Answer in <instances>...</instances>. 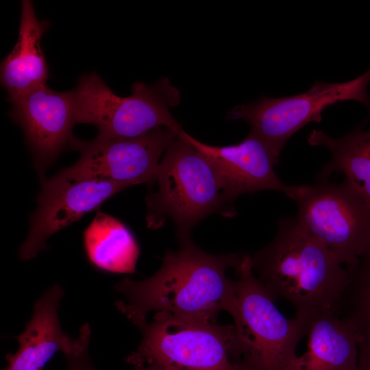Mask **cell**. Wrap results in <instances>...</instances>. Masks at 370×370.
I'll return each mask as SVG.
<instances>
[{"label":"cell","instance_id":"obj_1","mask_svg":"<svg viewBox=\"0 0 370 370\" xmlns=\"http://www.w3.org/2000/svg\"><path fill=\"white\" fill-rule=\"evenodd\" d=\"M244 255L210 254L190 238L180 241L178 250L166 252L154 275L141 281L125 278L114 286L125 297L116 306L136 326L151 312L217 322L221 311H230L235 297V280L226 270H236Z\"/></svg>","mask_w":370,"mask_h":370},{"label":"cell","instance_id":"obj_2","mask_svg":"<svg viewBox=\"0 0 370 370\" xmlns=\"http://www.w3.org/2000/svg\"><path fill=\"white\" fill-rule=\"evenodd\" d=\"M250 258L261 285L275 301L290 303L295 317L310 321L322 312L338 313L347 270L296 217L280 219L274 238Z\"/></svg>","mask_w":370,"mask_h":370},{"label":"cell","instance_id":"obj_3","mask_svg":"<svg viewBox=\"0 0 370 370\" xmlns=\"http://www.w3.org/2000/svg\"><path fill=\"white\" fill-rule=\"evenodd\" d=\"M182 130L158 164L157 192L146 197L147 226L158 229L170 218L180 242L189 239L191 229L212 214H236L234 200L220 171L184 137Z\"/></svg>","mask_w":370,"mask_h":370},{"label":"cell","instance_id":"obj_4","mask_svg":"<svg viewBox=\"0 0 370 370\" xmlns=\"http://www.w3.org/2000/svg\"><path fill=\"white\" fill-rule=\"evenodd\" d=\"M140 345L127 358L133 367L153 365L166 370H249L248 345L234 325L154 313L137 326Z\"/></svg>","mask_w":370,"mask_h":370},{"label":"cell","instance_id":"obj_5","mask_svg":"<svg viewBox=\"0 0 370 370\" xmlns=\"http://www.w3.org/2000/svg\"><path fill=\"white\" fill-rule=\"evenodd\" d=\"M72 90L75 124L95 125L99 138H136L160 127L182 130L170 110L180 103V92L166 77L150 85L136 82L131 95L120 97L92 72L82 75Z\"/></svg>","mask_w":370,"mask_h":370},{"label":"cell","instance_id":"obj_6","mask_svg":"<svg viewBox=\"0 0 370 370\" xmlns=\"http://www.w3.org/2000/svg\"><path fill=\"white\" fill-rule=\"evenodd\" d=\"M284 193L297 204L302 228L346 268L370 247V207L345 179L287 185Z\"/></svg>","mask_w":370,"mask_h":370},{"label":"cell","instance_id":"obj_7","mask_svg":"<svg viewBox=\"0 0 370 370\" xmlns=\"http://www.w3.org/2000/svg\"><path fill=\"white\" fill-rule=\"evenodd\" d=\"M236 272L235 297L229 313L248 345L245 364L249 370H284L297 355L310 321L283 315L256 278L249 255H244Z\"/></svg>","mask_w":370,"mask_h":370},{"label":"cell","instance_id":"obj_8","mask_svg":"<svg viewBox=\"0 0 370 370\" xmlns=\"http://www.w3.org/2000/svg\"><path fill=\"white\" fill-rule=\"evenodd\" d=\"M370 69L356 79L343 83L316 82L306 92L290 97L258 100L234 107L231 120L242 119L257 136L280 156L288 140L311 122L319 123L323 111L338 102L354 100L364 104L370 113L367 87Z\"/></svg>","mask_w":370,"mask_h":370},{"label":"cell","instance_id":"obj_9","mask_svg":"<svg viewBox=\"0 0 370 370\" xmlns=\"http://www.w3.org/2000/svg\"><path fill=\"white\" fill-rule=\"evenodd\" d=\"M178 133L167 127L156 129L130 138L91 140L73 137L69 146L79 152V159L56 176L68 180H97L131 186L155 181L162 153Z\"/></svg>","mask_w":370,"mask_h":370},{"label":"cell","instance_id":"obj_10","mask_svg":"<svg viewBox=\"0 0 370 370\" xmlns=\"http://www.w3.org/2000/svg\"><path fill=\"white\" fill-rule=\"evenodd\" d=\"M41 179L38 207L31 217L28 235L19 249L21 260L34 258L45 248L51 236L132 186L106 180H68L56 175Z\"/></svg>","mask_w":370,"mask_h":370},{"label":"cell","instance_id":"obj_11","mask_svg":"<svg viewBox=\"0 0 370 370\" xmlns=\"http://www.w3.org/2000/svg\"><path fill=\"white\" fill-rule=\"evenodd\" d=\"M10 102V116L22 127L36 169L43 173L74 137L73 90L58 92L44 84Z\"/></svg>","mask_w":370,"mask_h":370},{"label":"cell","instance_id":"obj_12","mask_svg":"<svg viewBox=\"0 0 370 370\" xmlns=\"http://www.w3.org/2000/svg\"><path fill=\"white\" fill-rule=\"evenodd\" d=\"M182 134L216 166L234 201L244 193L265 190L284 193L286 190L287 185L275 171L280 156L257 136L249 133L238 144L219 147L204 144L184 130Z\"/></svg>","mask_w":370,"mask_h":370},{"label":"cell","instance_id":"obj_13","mask_svg":"<svg viewBox=\"0 0 370 370\" xmlns=\"http://www.w3.org/2000/svg\"><path fill=\"white\" fill-rule=\"evenodd\" d=\"M64 291L59 284L47 289L35 302L32 316L18 335V349L6 356L3 370H42L58 352L65 356L73 350L77 338L62 329L58 319L60 301Z\"/></svg>","mask_w":370,"mask_h":370},{"label":"cell","instance_id":"obj_14","mask_svg":"<svg viewBox=\"0 0 370 370\" xmlns=\"http://www.w3.org/2000/svg\"><path fill=\"white\" fill-rule=\"evenodd\" d=\"M308 350L284 370H358L360 328L335 311L317 314L310 321Z\"/></svg>","mask_w":370,"mask_h":370},{"label":"cell","instance_id":"obj_15","mask_svg":"<svg viewBox=\"0 0 370 370\" xmlns=\"http://www.w3.org/2000/svg\"><path fill=\"white\" fill-rule=\"evenodd\" d=\"M49 27L48 21L37 18L32 1H21L18 39L1 63V84L9 101L47 84L49 69L40 43Z\"/></svg>","mask_w":370,"mask_h":370},{"label":"cell","instance_id":"obj_16","mask_svg":"<svg viewBox=\"0 0 370 370\" xmlns=\"http://www.w3.org/2000/svg\"><path fill=\"white\" fill-rule=\"evenodd\" d=\"M311 146H322L331 153L330 160L317 174L318 180H328L334 172L345 175V180L370 207V130L362 125L339 138H332L318 130L308 136Z\"/></svg>","mask_w":370,"mask_h":370},{"label":"cell","instance_id":"obj_17","mask_svg":"<svg viewBox=\"0 0 370 370\" xmlns=\"http://www.w3.org/2000/svg\"><path fill=\"white\" fill-rule=\"evenodd\" d=\"M89 260L112 273H133L139 256L138 244L130 230L109 214L97 212L84 233Z\"/></svg>","mask_w":370,"mask_h":370},{"label":"cell","instance_id":"obj_18","mask_svg":"<svg viewBox=\"0 0 370 370\" xmlns=\"http://www.w3.org/2000/svg\"><path fill=\"white\" fill-rule=\"evenodd\" d=\"M338 314L353 321L360 330L370 328V247L352 267Z\"/></svg>","mask_w":370,"mask_h":370},{"label":"cell","instance_id":"obj_19","mask_svg":"<svg viewBox=\"0 0 370 370\" xmlns=\"http://www.w3.org/2000/svg\"><path fill=\"white\" fill-rule=\"evenodd\" d=\"M90 334L88 323L81 327L75 348L71 353L66 355V370H95L88 354Z\"/></svg>","mask_w":370,"mask_h":370},{"label":"cell","instance_id":"obj_20","mask_svg":"<svg viewBox=\"0 0 370 370\" xmlns=\"http://www.w3.org/2000/svg\"><path fill=\"white\" fill-rule=\"evenodd\" d=\"M358 365V370H370V328L360 330Z\"/></svg>","mask_w":370,"mask_h":370},{"label":"cell","instance_id":"obj_21","mask_svg":"<svg viewBox=\"0 0 370 370\" xmlns=\"http://www.w3.org/2000/svg\"><path fill=\"white\" fill-rule=\"evenodd\" d=\"M133 370H166L160 367L153 365H141L134 366Z\"/></svg>","mask_w":370,"mask_h":370}]
</instances>
